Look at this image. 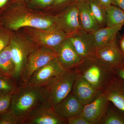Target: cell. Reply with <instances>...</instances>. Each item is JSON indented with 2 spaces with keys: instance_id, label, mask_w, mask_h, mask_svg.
I'll use <instances>...</instances> for the list:
<instances>
[{
  "instance_id": "cell-37",
  "label": "cell",
  "mask_w": 124,
  "mask_h": 124,
  "mask_svg": "<svg viewBox=\"0 0 124 124\" xmlns=\"http://www.w3.org/2000/svg\"></svg>"
},
{
  "instance_id": "cell-35",
  "label": "cell",
  "mask_w": 124,
  "mask_h": 124,
  "mask_svg": "<svg viewBox=\"0 0 124 124\" xmlns=\"http://www.w3.org/2000/svg\"><path fill=\"white\" fill-rule=\"evenodd\" d=\"M67 0H55L54 4L55 5L61 4L65 1H66Z\"/></svg>"
},
{
  "instance_id": "cell-34",
  "label": "cell",
  "mask_w": 124,
  "mask_h": 124,
  "mask_svg": "<svg viewBox=\"0 0 124 124\" xmlns=\"http://www.w3.org/2000/svg\"><path fill=\"white\" fill-rule=\"evenodd\" d=\"M119 45L121 51L124 54V36L122 37L120 40Z\"/></svg>"
},
{
  "instance_id": "cell-24",
  "label": "cell",
  "mask_w": 124,
  "mask_h": 124,
  "mask_svg": "<svg viewBox=\"0 0 124 124\" xmlns=\"http://www.w3.org/2000/svg\"><path fill=\"white\" fill-rule=\"evenodd\" d=\"M17 88V82L13 79L0 76V95L13 92Z\"/></svg>"
},
{
  "instance_id": "cell-31",
  "label": "cell",
  "mask_w": 124,
  "mask_h": 124,
  "mask_svg": "<svg viewBox=\"0 0 124 124\" xmlns=\"http://www.w3.org/2000/svg\"><path fill=\"white\" fill-rule=\"evenodd\" d=\"M10 0H0V15L9 6Z\"/></svg>"
},
{
  "instance_id": "cell-15",
  "label": "cell",
  "mask_w": 124,
  "mask_h": 124,
  "mask_svg": "<svg viewBox=\"0 0 124 124\" xmlns=\"http://www.w3.org/2000/svg\"><path fill=\"white\" fill-rule=\"evenodd\" d=\"M84 106L71 92L53 108L58 115L67 120L75 116L79 115Z\"/></svg>"
},
{
  "instance_id": "cell-11",
  "label": "cell",
  "mask_w": 124,
  "mask_h": 124,
  "mask_svg": "<svg viewBox=\"0 0 124 124\" xmlns=\"http://www.w3.org/2000/svg\"><path fill=\"white\" fill-rule=\"evenodd\" d=\"M55 51L57 54L56 59L64 70L75 68L83 60L76 51L69 38L62 42Z\"/></svg>"
},
{
  "instance_id": "cell-20",
  "label": "cell",
  "mask_w": 124,
  "mask_h": 124,
  "mask_svg": "<svg viewBox=\"0 0 124 124\" xmlns=\"http://www.w3.org/2000/svg\"><path fill=\"white\" fill-rule=\"evenodd\" d=\"M15 71L14 64L9 44L0 53V76L14 79Z\"/></svg>"
},
{
  "instance_id": "cell-12",
  "label": "cell",
  "mask_w": 124,
  "mask_h": 124,
  "mask_svg": "<svg viewBox=\"0 0 124 124\" xmlns=\"http://www.w3.org/2000/svg\"><path fill=\"white\" fill-rule=\"evenodd\" d=\"M55 19L56 28L68 35L73 36L82 31L78 18L77 4L71 6Z\"/></svg>"
},
{
  "instance_id": "cell-30",
  "label": "cell",
  "mask_w": 124,
  "mask_h": 124,
  "mask_svg": "<svg viewBox=\"0 0 124 124\" xmlns=\"http://www.w3.org/2000/svg\"><path fill=\"white\" fill-rule=\"evenodd\" d=\"M55 0H34V4L40 6H45L49 5L54 2Z\"/></svg>"
},
{
  "instance_id": "cell-23",
  "label": "cell",
  "mask_w": 124,
  "mask_h": 124,
  "mask_svg": "<svg viewBox=\"0 0 124 124\" xmlns=\"http://www.w3.org/2000/svg\"><path fill=\"white\" fill-rule=\"evenodd\" d=\"M93 15L100 28L106 26V8L103 6L97 0H87Z\"/></svg>"
},
{
  "instance_id": "cell-32",
  "label": "cell",
  "mask_w": 124,
  "mask_h": 124,
  "mask_svg": "<svg viewBox=\"0 0 124 124\" xmlns=\"http://www.w3.org/2000/svg\"><path fill=\"white\" fill-rule=\"evenodd\" d=\"M111 4L124 11V0H111Z\"/></svg>"
},
{
  "instance_id": "cell-6",
  "label": "cell",
  "mask_w": 124,
  "mask_h": 124,
  "mask_svg": "<svg viewBox=\"0 0 124 124\" xmlns=\"http://www.w3.org/2000/svg\"><path fill=\"white\" fill-rule=\"evenodd\" d=\"M57 54L53 49L38 46L29 54L23 71L21 80L22 85H25L34 72L56 58Z\"/></svg>"
},
{
  "instance_id": "cell-21",
  "label": "cell",
  "mask_w": 124,
  "mask_h": 124,
  "mask_svg": "<svg viewBox=\"0 0 124 124\" xmlns=\"http://www.w3.org/2000/svg\"><path fill=\"white\" fill-rule=\"evenodd\" d=\"M100 124H124V111L110 101Z\"/></svg>"
},
{
  "instance_id": "cell-33",
  "label": "cell",
  "mask_w": 124,
  "mask_h": 124,
  "mask_svg": "<svg viewBox=\"0 0 124 124\" xmlns=\"http://www.w3.org/2000/svg\"><path fill=\"white\" fill-rule=\"evenodd\" d=\"M97 1L105 8H106L112 4L111 0H97Z\"/></svg>"
},
{
  "instance_id": "cell-16",
  "label": "cell",
  "mask_w": 124,
  "mask_h": 124,
  "mask_svg": "<svg viewBox=\"0 0 124 124\" xmlns=\"http://www.w3.org/2000/svg\"><path fill=\"white\" fill-rule=\"evenodd\" d=\"M69 39L76 51L82 59L95 56L96 50L93 46L87 32L81 31Z\"/></svg>"
},
{
  "instance_id": "cell-10",
  "label": "cell",
  "mask_w": 124,
  "mask_h": 124,
  "mask_svg": "<svg viewBox=\"0 0 124 124\" xmlns=\"http://www.w3.org/2000/svg\"><path fill=\"white\" fill-rule=\"evenodd\" d=\"M110 103L103 92L93 101L84 105L80 115L92 124H100Z\"/></svg>"
},
{
  "instance_id": "cell-4",
  "label": "cell",
  "mask_w": 124,
  "mask_h": 124,
  "mask_svg": "<svg viewBox=\"0 0 124 124\" xmlns=\"http://www.w3.org/2000/svg\"><path fill=\"white\" fill-rule=\"evenodd\" d=\"M77 74L76 68L64 70L52 82L44 86L46 102L53 107L69 95L72 91Z\"/></svg>"
},
{
  "instance_id": "cell-17",
  "label": "cell",
  "mask_w": 124,
  "mask_h": 124,
  "mask_svg": "<svg viewBox=\"0 0 124 124\" xmlns=\"http://www.w3.org/2000/svg\"><path fill=\"white\" fill-rule=\"evenodd\" d=\"M124 25V24H121L115 26L105 27L100 28L93 32L88 33L95 50L106 44L117 36V33Z\"/></svg>"
},
{
  "instance_id": "cell-13",
  "label": "cell",
  "mask_w": 124,
  "mask_h": 124,
  "mask_svg": "<svg viewBox=\"0 0 124 124\" xmlns=\"http://www.w3.org/2000/svg\"><path fill=\"white\" fill-rule=\"evenodd\" d=\"M72 92L78 101L85 105L95 100L103 92L96 89L84 78L77 74Z\"/></svg>"
},
{
  "instance_id": "cell-36",
  "label": "cell",
  "mask_w": 124,
  "mask_h": 124,
  "mask_svg": "<svg viewBox=\"0 0 124 124\" xmlns=\"http://www.w3.org/2000/svg\"><path fill=\"white\" fill-rule=\"evenodd\" d=\"M2 28V27L1 26V25L0 23V29H1Z\"/></svg>"
},
{
  "instance_id": "cell-9",
  "label": "cell",
  "mask_w": 124,
  "mask_h": 124,
  "mask_svg": "<svg viewBox=\"0 0 124 124\" xmlns=\"http://www.w3.org/2000/svg\"><path fill=\"white\" fill-rule=\"evenodd\" d=\"M67 120L59 116L47 102L40 105L23 121V124H67Z\"/></svg>"
},
{
  "instance_id": "cell-3",
  "label": "cell",
  "mask_w": 124,
  "mask_h": 124,
  "mask_svg": "<svg viewBox=\"0 0 124 124\" xmlns=\"http://www.w3.org/2000/svg\"><path fill=\"white\" fill-rule=\"evenodd\" d=\"M55 18L46 17L31 14L18 15L9 6L0 15V23L3 28L12 32L23 27L37 29L56 27Z\"/></svg>"
},
{
  "instance_id": "cell-22",
  "label": "cell",
  "mask_w": 124,
  "mask_h": 124,
  "mask_svg": "<svg viewBox=\"0 0 124 124\" xmlns=\"http://www.w3.org/2000/svg\"><path fill=\"white\" fill-rule=\"evenodd\" d=\"M106 26H115L124 24V11L119 7L111 5L106 8Z\"/></svg>"
},
{
  "instance_id": "cell-26",
  "label": "cell",
  "mask_w": 124,
  "mask_h": 124,
  "mask_svg": "<svg viewBox=\"0 0 124 124\" xmlns=\"http://www.w3.org/2000/svg\"><path fill=\"white\" fill-rule=\"evenodd\" d=\"M11 33L3 28L0 29V53L9 44Z\"/></svg>"
},
{
  "instance_id": "cell-14",
  "label": "cell",
  "mask_w": 124,
  "mask_h": 124,
  "mask_svg": "<svg viewBox=\"0 0 124 124\" xmlns=\"http://www.w3.org/2000/svg\"><path fill=\"white\" fill-rule=\"evenodd\" d=\"M95 57L111 66L119 63L124 57V54L120 48L117 35L106 44L97 49Z\"/></svg>"
},
{
  "instance_id": "cell-2",
  "label": "cell",
  "mask_w": 124,
  "mask_h": 124,
  "mask_svg": "<svg viewBox=\"0 0 124 124\" xmlns=\"http://www.w3.org/2000/svg\"><path fill=\"white\" fill-rule=\"evenodd\" d=\"M81 76L98 90L103 92L115 78L112 67L95 56L84 59L76 68Z\"/></svg>"
},
{
  "instance_id": "cell-28",
  "label": "cell",
  "mask_w": 124,
  "mask_h": 124,
  "mask_svg": "<svg viewBox=\"0 0 124 124\" xmlns=\"http://www.w3.org/2000/svg\"><path fill=\"white\" fill-rule=\"evenodd\" d=\"M112 67L115 77L124 81V57L119 63Z\"/></svg>"
},
{
  "instance_id": "cell-18",
  "label": "cell",
  "mask_w": 124,
  "mask_h": 124,
  "mask_svg": "<svg viewBox=\"0 0 124 124\" xmlns=\"http://www.w3.org/2000/svg\"><path fill=\"white\" fill-rule=\"evenodd\" d=\"M78 18L82 31L91 33L100 28L87 2L77 4Z\"/></svg>"
},
{
  "instance_id": "cell-19",
  "label": "cell",
  "mask_w": 124,
  "mask_h": 124,
  "mask_svg": "<svg viewBox=\"0 0 124 124\" xmlns=\"http://www.w3.org/2000/svg\"><path fill=\"white\" fill-rule=\"evenodd\" d=\"M103 92L108 101L124 111V81L116 77Z\"/></svg>"
},
{
  "instance_id": "cell-27",
  "label": "cell",
  "mask_w": 124,
  "mask_h": 124,
  "mask_svg": "<svg viewBox=\"0 0 124 124\" xmlns=\"http://www.w3.org/2000/svg\"><path fill=\"white\" fill-rule=\"evenodd\" d=\"M15 91L5 95H0V113L9 109L11 97Z\"/></svg>"
},
{
  "instance_id": "cell-5",
  "label": "cell",
  "mask_w": 124,
  "mask_h": 124,
  "mask_svg": "<svg viewBox=\"0 0 124 124\" xmlns=\"http://www.w3.org/2000/svg\"><path fill=\"white\" fill-rule=\"evenodd\" d=\"M9 45L15 69L14 79L17 82L21 79L29 54L39 46L19 39L12 32Z\"/></svg>"
},
{
  "instance_id": "cell-8",
  "label": "cell",
  "mask_w": 124,
  "mask_h": 124,
  "mask_svg": "<svg viewBox=\"0 0 124 124\" xmlns=\"http://www.w3.org/2000/svg\"><path fill=\"white\" fill-rule=\"evenodd\" d=\"M64 71L55 58L34 72L25 85L44 87Z\"/></svg>"
},
{
  "instance_id": "cell-29",
  "label": "cell",
  "mask_w": 124,
  "mask_h": 124,
  "mask_svg": "<svg viewBox=\"0 0 124 124\" xmlns=\"http://www.w3.org/2000/svg\"><path fill=\"white\" fill-rule=\"evenodd\" d=\"M68 124H92L81 116H75L67 119Z\"/></svg>"
},
{
  "instance_id": "cell-1",
  "label": "cell",
  "mask_w": 124,
  "mask_h": 124,
  "mask_svg": "<svg viewBox=\"0 0 124 124\" xmlns=\"http://www.w3.org/2000/svg\"><path fill=\"white\" fill-rule=\"evenodd\" d=\"M46 102L44 87L21 85L12 95L9 109L23 121L35 109Z\"/></svg>"
},
{
  "instance_id": "cell-25",
  "label": "cell",
  "mask_w": 124,
  "mask_h": 124,
  "mask_svg": "<svg viewBox=\"0 0 124 124\" xmlns=\"http://www.w3.org/2000/svg\"><path fill=\"white\" fill-rule=\"evenodd\" d=\"M0 124H23V121L9 109L0 113Z\"/></svg>"
},
{
  "instance_id": "cell-7",
  "label": "cell",
  "mask_w": 124,
  "mask_h": 124,
  "mask_svg": "<svg viewBox=\"0 0 124 124\" xmlns=\"http://www.w3.org/2000/svg\"><path fill=\"white\" fill-rule=\"evenodd\" d=\"M28 31L31 38L38 45L48 47L55 51L64 40L72 36L56 27L46 29L31 28Z\"/></svg>"
}]
</instances>
